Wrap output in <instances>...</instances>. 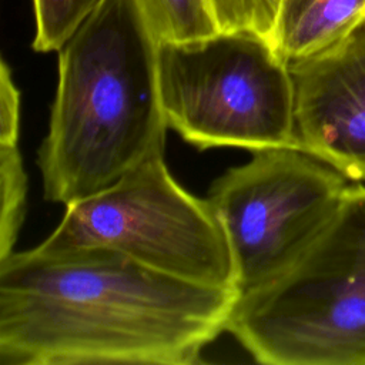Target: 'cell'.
Listing matches in <instances>:
<instances>
[{"mask_svg":"<svg viewBox=\"0 0 365 365\" xmlns=\"http://www.w3.org/2000/svg\"><path fill=\"white\" fill-rule=\"evenodd\" d=\"M238 295L107 248L13 251L0 259V364H195Z\"/></svg>","mask_w":365,"mask_h":365,"instance_id":"obj_1","label":"cell"},{"mask_svg":"<svg viewBox=\"0 0 365 365\" xmlns=\"http://www.w3.org/2000/svg\"><path fill=\"white\" fill-rule=\"evenodd\" d=\"M167 127L158 41L135 0H100L58 50L48 133L37 155L44 198L67 205L113 185L164 153Z\"/></svg>","mask_w":365,"mask_h":365,"instance_id":"obj_2","label":"cell"},{"mask_svg":"<svg viewBox=\"0 0 365 365\" xmlns=\"http://www.w3.org/2000/svg\"><path fill=\"white\" fill-rule=\"evenodd\" d=\"M227 331L259 364L365 365L364 185L287 271L238 295Z\"/></svg>","mask_w":365,"mask_h":365,"instance_id":"obj_3","label":"cell"},{"mask_svg":"<svg viewBox=\"0 0 365 365\" xmlns=\"http://www.w3.org/2000/svg\"><path fill=\"white\" fill-rule=\"evenodd\" d=\"M158 86L168 127L200 150L297 147L288 63L257 34L160 43Z\"/></svg>","mask_w":365,"mask_h":365,"instance_id":"obj_4","label":"cell"},{"mask_svg":"<svg viewBox=\"0 0 365 365\" xmlns=\"http://www.w3.org/2000/svg\"><path fill=\"white\" fill-rule=\"evenodd\" d=\"M88 248L117 251L185 281L237 289L230 244L214 208L175 181L164 153L67 204L60 224L36 247L46 254Z\"/></svg>","mask_w":365,"mask_h":365,"instance_id":"obj_5","label":"cell"},{"mask_svg":"<svg viewBox=\"0 0 365 365\" xmlns=\"http://www.w3.org/2000/svg\"><path fill=\"white\" fill-rule=\"evenodd\" d=\"M298 147L252 151L208 192L227 235L240 294L287 271L318 238L354 184Z\"/></svg>","mask_w":365,"mask_h":365,"instance_id":"obj_6","label":"cell"},{"mask_svg":"<svg viewBox=\"0 0 365 365\" xmlns=\"http://www.w3.org/2000/svg\"><path fill=\"white\" fill-rule=\"evenodd\" d=\"M297 147L365 181V23L335 47L288 63Z\"/></svg>","mask_w":365,"mask_h":365,"instance_id":"obj_7","label":"cell"},{"mask_svg":"<svg viewBox=\"0 0 365 365\" xmlns=\"http://www.w3.org/2000/svg\"><path fill=\"white\" fill-rule=\"evenodd\" d=\"M365 23V0H281L274 48L287 61L321 54Z\"/></svg>","mask_w":365,"mask_h":365,"instance_id":"obj_8","label":"cell"},{"mask_svg":"<svg viewBox=\"0 0 365 365\" xmlns=\"http://www.w3.org/2000/svg\"><path fill=\"white\" fill-rule=\"evenodd\" d=\"M155 40L187 43L218 33L208 0H135Z\"/></svg>","mask_w":365,"mask_h":365,"instance_id":"obj_9","label":"cell"},{"mask_svg":"<svg viewBox=\"0 0 365 365\" xmlns=\"http://www.w3.org/2000/svg\"><path fill=\"white\" fill-rule=\"evenodd\" d=\"M0 259L13 252L26 208L27 175L17 144H0Z\"/></svg>","mask_w":365,"mask_h":365,"instance_id":"obj_10","label":"cell"},{"mask_svg":"<svg viewBox=\"0 0 365 365\" xmlns=\"http://www.w3.org/2000/svg\"><path fill=\"white\" fill-rule=\"evenodd\" d=\"M100 0H33L36 34L33 48L58 51Z\"/></svg>","mask_w":365,"mask_h":365,"instance_id":"obj_11","label":"cell"},{"mask_svg":"<svg viewBox=\"0 0 365 365\" xmlns=\"http://www.w3.org/2000/svg\"><path fill=\"white\" fill-rule=\"evenodd\" d=\"M208 3L220 31H247L274 43L281 0H208Z\"/></svg>","mask_w":365,"mask_h":365,"instance_id":"obj_12","label":"cell"},{"mask_svg":"<svg viewBox=\"0 0 365 365\" xmlns=\"http://www.w3.org/2000/svg\"><path fill=\"white\" fill-rule=\"evenodd\" d=\"M20 128V91L11 70L3 60L0 67V144H17Z\"/></svg>","mask_w":365,"mask_h":365,"instance_id":"obj_13","label":"cell"}]
</instances>
